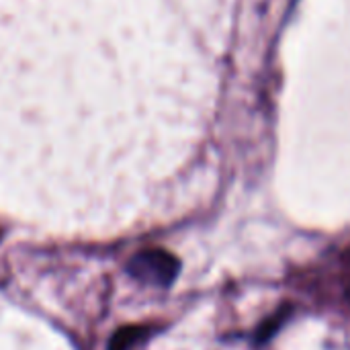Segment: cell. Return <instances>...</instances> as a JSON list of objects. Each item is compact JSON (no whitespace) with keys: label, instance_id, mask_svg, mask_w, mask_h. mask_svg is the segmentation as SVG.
I'll list each match as a JSON object with an SVG mask.
<instances>
[{"label":"cell","instance_id":"1","mask_svg":"<svg viewBox=\"0 0 350 350\" xmlns=\"http://www.w3.org/2000/svg\"><path fill=\"white\" fill-rule=\"evenodd\" d=\"M129 275L135 277L142 283H152L160 287H168L174 283L180 271V262L174 254L152 248V250H142L129 260Z\"/></svg>","mask_w":350,"mask_h":350},{"label":"cell","instance_id":"2","mask_svg":"<svg viewBox=\"0 0 350 350\" xmlns=\"http://www.w3.org/2000/svg\"><path fill=\"white\" fill-rule=\"evenodd\" d=\"M144 334H146L144 326H123L111 336L107 350H129Z\"/></svg>","mask_w":350,"mask_h":350},{"label":"cell","instance_id":"3","mask_svg":"<svg viewBox=\"0 0 350 350\" xmlns=\"http://www.w3.org/2000/svg\"><path fill=\"white\" fill-rule=\"evenodd\" d=\"M283 316H285V314H277V316H273L271 320H267V322L260 326V330H258V340H267L269 336H273V332L281 326Z\"/></svg>","mask_w":350,"mask_h":350}]
</instances>
